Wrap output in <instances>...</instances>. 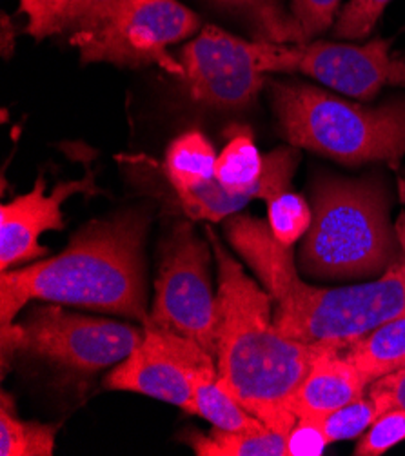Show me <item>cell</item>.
<instances>
[{"instance_id":"obj_26","label":"cell","mask_w":405,"mask_h":456,"mask_svg":"<svg viewBox=\"0 0 405 456\" xmlns=\"http://www.w3.org/2000/svg\"><path fill=\"white\" fill-rule=\"evenodd\" d=\"M71 0H20V12L28 17V33L42 40L66 31V15Z\"/></svg>"},{"instance_id":"obj_3","label":"cell","mask_w":405,"mask_h":456,"mask_svg":"<svg viewBox=\"0 0 405 456\" xmlns=\"http://www.w3.org/2000/svg\"><path fill=\"white\" fill-rule=\"evenodd\" d=\"M226 235L271 295L275 328L289 338L352 340L405 313V255L371 282L317 288L298 277L293 248L280 244L267 222L233 215Z\"/></svg>"},{"instance_id":"obj_23","label":"cell","mask_w":405,"mask_h":456,"mask_svg":"<svg viewBox=\"0 0 405 456\" xmlns=\"http://www.w3.org/2000/svg\"><path fill=\"white\" fill-rule=\"evenodd\" d=\"M391 3L393 0H349L336 17L333 37L342 40H362L369 37Z\"/></svg>"},{"instance_id":"obj_11","label":"cell","mask_w":405,"mask_h":456,"mask_svg":"<svg viewBox=\"0 0 405 456\" xmlns=\"http://www.w3.org/2000/svg\"><path fill=\"white\" fill-rule=\"evenodd\" d=\"M142 330L141 344L113 368L104 386L157 398L191 413L195 373L215 362V356L174 331L150 322Z\"/></svg>"},{"instance_id":"obj_2","label":"cell","mask_w":405,"mask_h":456,"mask_svg":"<svg viewBox=\"0 0 405 456\" xmlns=\"http://www.w3.org/2000/svg\"><path fill=\"white\" fill-rule=\"evenodd\" d=\"M150 215L137 208L87 222L68 248L0 275V326L33 300L89 307L148 322L144 240Z\"/></svg>"},{"instance_id":"obj_14","label":"cell","mask_w":405,"mask_h":456,"mask_svg":"<svg viewBox=\"0 0 405 456\" xmlns=\"http://www.w3.org/2000/svg\"><path fill=\"white\" fill-rule=\"evenodd\" d=\"M344 353L368 386L405 370V313L349 340Z\"/></svg>"},{"instance_id":"obj_12","label":"cell","mask_w":405,"mask_h":456,"mask_svg":"<svg viewBox=\"0 0 405 456\" xmlns=\"http://www.w3.org/2000/svg\"><path fill=\"white\" fill-rule=\"evenodd\" d=\"M101 188L89 173L82 180L61 182L46 195V178L38 176L29 193L13 199L0 208V269L8 271L19 264L46 256L48 248L40 244V235L61 232L64 227L62 204L73 195H97Z\"/></svg>"},{"instance_id":"obj_7","label":"cell","mask_w":405,"mask_h":456,"mask_svg":"<svg viewBox=\"0 0 405 456\" xmlns=\"http://www.w3.org/2000/svg\"><path fill=\"white\" fill-rule=\"evenodd\" d=\"M200 19L178 0H131L111 20L92 31H77L69 42L82 62L115 66H150L184 77V66L169 53V45L195 35Z\"/></svg>"},{"instance_id":"obj_19","label":"cell","mask_w":405,"mask_h":456,"mask_svg":"<svg viewBox=\"0 0 405 456\" xmlns=\"http://www.w3.org/2000/svg\"><path fill=\"white\" fill-rule=\"evenodd\" d=\"M216 4L240 12L251 20L260 40L273 44H302L300 28L280 0H215Z\"/></svg>"},{"instance_id":"obj_1","label":"cell","mask_w":405,"mask_h":456,"mask_svg":"<svg viewBox=\"0 0 405 456\" xmlns=\"http://www.w3.org/2000/svg\"><path fill=\"white\" fill-rule=\"evenodd\" d=\"M218 267V384L249 413L286 436L298 424L289 400L322 342L282 335L273 322V298L260 288L207 227Z\"/></svg>"},{"instance_id":"obj_21","label":"cell","mask_w":405,"mask_h":456,"mask_svg":"<svg viewBox=\"0 0 405 456\" xmlns=\"http://www.w3.org/2000/svg\"><path fill=\"white\" fill-rule=\"evenodd\" d=\"M311 222L312 209L304 197L291 193L289 190L267 200L269 230L284 246L293 248V244L309 232Z\"/></svg>"},{"instance_id":"obj_25","label":"cell","mask_w":405,"mask_h":456,"mask_svg":"<svg viewBox=\"0 0 405 456\" xmlns=\"http://www.w3.org/2000/svg\"><path fill=\"white\" fill-rule=\"evenodd\" d=\"M342 0H291V15L295 17L302 44L317 40L335 26Z\"/></svg>"},{"instance_id":"obj_18","label":"cell","mask_w":405,"mask_h":456,"mask_svg":"<svg viewBox=\"0 0 405 456\" xmlns=\"http://www.w3.org/2000/svg\"><path fill=\"white\" fill-rule=\"evenodd\" d=\"M57 424L20 420L12 395L0 396V454L3 456H52L55 451Z\"/></svg>"},{"instance_id":"obj_15","label":"cell","mask_w":405,"mask_h":456,"mask_svg":"<svg viewBox=\"0 0 405 456\" xmlns=\"http://www.w3.org/2000/svg\"><path fill=\"white\" fill-rule=\"evenodd\" d=\"M191 415H198L211 422L213 428L226 431L258 433L271 429L253 413H249L233 395H230L218 384L215 362L207 363V366L195 373Z\"/></svg>"},{"instance_id":"obj_9","label":"cell","mask_w":405,"mask_h":456,"mask_svg":"<svg viewBox=\"0 0 405 456\" xmlns=\"http://www.w3.org/2000/svg\"><path fill=\"white\" fill-rule=\"evenodd\" d=\"M262 69L269 73H302L347 97L368 101L384 87H405V55H393L389 42L368 44L265 42Z\"/></svg>"},{"instance_id":"obj_6","label":"cell","mask_w":405,"mask_h":456,"mask_svg":"<svg viewBox=\"0 0 405 456\" xmlns=\"http://www.w3.org/2000/svg\"><path fill=\"white\" fill-rule=\"evenodd\" d=\"M0 335L4 375L10 360L20 354L75 377H89L118 366L141 344L144 330L69 313L59 305H36L22 322L3 328Z\"/></svg>"},{"instance_id":"obj_20","label":"cell","mask_w":405,"mask_h":456,"mask_svg":"<svg viewBox=\"0 0 405 456\" xmlns=\"http://www.w3.org/2000/svg\"><path fill=\"white\" fill-rule=\"evenodd\" d=\"M251 200L253 199L249 195H233L223 190L216 178L197 190L174 191V202L191 220L218 222L230 218L242 211Z\"/></svg>"},{"instance_id":"obj_27","label":"cell","mask_w":405,"mask_h":456,"mask_svg":"<svg viewBox=\"0 0 405 456\" xmlns=\"http://www.w3.org/2000/svg\"><path fill=\"white\" fill-rule=\"evenodd\" d=\"M131 0H71L66 29L92 31L111 20Z\"/></svg>"},{"instance_id":"obj_29","label":"cell","mask_w":405,"mask_h":456,"mask_svg":"<svg viewBox=\"0 0 405 456\" xmlns=\"http://www.w3.org/2000/svg\"><path fill=\"white\" fill-rule=\"evenodd\" d=\"M328 440L317 424L298 422L288 436L289 456L295 454H322Z\"/></svg>"},{"instance_id":"obj_10","label":"cell","mask_w":405,"mask_h":456,"mask_svg":"<svg viewBox=\"0 0 405 456\" xmlns=\"http://www.w3.org/2000/svg\"><path fill=\"white\" fill-rule=\"evenodd\" d=\"M263 48V40H244L215 26L204 28L180 53L190 95L218 110L251 106L267 75L262 69Z\"/></svg>"},{"instance_id":"obj_16","label":"cell","mask_w":405,"mask_h":456,"mask_svg":"<svg viewBox=\"0 0 405 456\" xmlns=\"http://www.w3.org/2000/svg\"><path fill=\"white\" fill-rule=\"evenodd\" d=\"M216 153L202 131H186L169 144L164 175L173 191L197 190L215 178Z\"/></svg>"},{"instance_id":"obj_24","label":"cell","mask_w":405,"mask_h":456,"mask_svg":"<svg viewBox=\"0 0 405 456\" xmlns=\"http://www.w3.org/2000/svg\"><path fill=\"white\" fill-rule=\"evenodd\" d=\"M405 440V409L394 407L382 413L354 447L356 456H380Z\"/></svg>"},{"instance_id":"obj_17","label":"cell","mask_w":405,"mask_h":456,"mask_svg":"<svg viewBox=\"0 0 405 456\" xmlns=\"http://www.w3.org/2000/svg\"><path fill=\"white\" fill-rule=\"evenodd\" d=\"M186 442L198 456H289L288 436L265 429L239 433L213 428L211 433H188Z\"/></svg>"},{"instance_id":"obj_4","label":"cell","mask_w":405,"mask_h":456,"mask_svg":"<svg viewBox=\"0 0 405 456\" xmlns=\"http://www.w3.org/2000/svg\"><path fill=\"white\" fill-rule=\"evenodd\" d=\"M311 197L312 222L298 256L304 275L378 279L401 258L391 224V191L380 173L360 178L319 173Z\"/></svg>"},{"instance_id":"obj_28","label":"cell","mask_w":405,"mask_h":456,"mask_svg":"<svg viewBox=\"0 0 405 456\" xmlns=\"http://www.w3.org/2000/svg\"><path fill=\"white\" fill-rule=\"evenodd\" d=\"M369 396L377 402L380 413L389 409H405V370L387 375L369 386Z\"/></svg>"},{"instance_id":"obj_5","label":"cell","mask_w":405,"mask_h":456,"mask_svg":"<svg viewBox=\"0 0 405 456\" xmlns=\"http://www.w3.org/2000/svg\"><path fill=\"white\" fill-rule=\"evenodd\" d=\"M271 104L289 146L340 164L385 162L405 157V97L378 106L351 102L302 82H273Z\"/></svg>"},{"instance_id":"obj_13","label":"cell","mask_w":405,"mask_h":456,"mask_svg":"<svg viewBox=\"0 0 405 456\" xmlns=\"http://www.w3.org/2000/svg\"><path fill=\"white\" fill-rule=\"evenodd\" d=\"M347 342L349 340L322 342L307 375L289 400V411L298 422L319 426L336 409L366 395L369 386L344 353Z\"/></svg>"},{"instance_id":"obj_8","label":"cell","mask_w":405,"mask_h":456,"mask_svg":"<svg viewBox=\"0 0 405 456\" xmlns=\"http://www.w3.org/2000/svg\"><path fill=\"white\" fill-rule=\"evenodd\" d=\"M155 302L148 322L191 338L216 356L218 300L209 279V246L178 222L160 246Z\"/></svg>"},{"instance_id":"obj_30","label":"cell","mask_w":405,"mask_h":456,"mask_svg":"<svg viewBox=\"0 0 405 456\" xmlns=\"http://www.w3.org/2000/svg\"><path fill=\"white\" fill-rule=\"evenodd\" d=\"M3 53L8 59L13 53V28L10 29V17L3 15Z\"/></svg>"},{"instance_id":"obj_22","label":"cell","mask_w":405,"mask_h":456,"mask_svg":"<svg viewBox=\"0 0 405 456\" xmlns=\"http://www.w3.org/2000/svg\"><path fill=\"white\" fill-rule=\"evenodd\" d=\"M380 415L382 413L377 402L364 395L328 415L319 424V428L324 433L328 444L352 440L362 436Z\"/></svg>"},{"instance_id":"obj_31","label":"cell","mask_w":405,"mask_h":456,"mask_svg":"<svg viewBox=\"0 0 405 456\" xmlns=\"http://www.w3.org/2000/svg\"><path fill=\"white\" fill-rule=\"evenodd\" d=\"M398 195H400V200L405 206V180L403 178H398Z\"/></svg>"}]
</instances>
